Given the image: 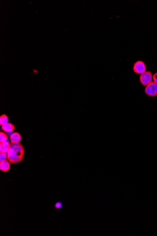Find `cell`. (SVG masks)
I'll list each match as a JSON object with an SVG mask.
<instances>
[{
	"instance_id": "obj_9",
	"label": "cell",
	"mask_w": 157,
	"mask_h": 236,
	"mask_svg": "<svg viewBox=\"0 0 157 236\" xmlns=\"http://www.w3.org/2000/svg\"><path fill=\"white\" fill-rule=\"evenodd\" d=\"M9 122V118L7 115H2L0 117V125L1 126L4 125Z\"/></svg>"
},
{
	"instance_id": "obj_3",
	"label": "cell",
	"mask_w": 157,
	"mask_h": 236,
	"mask_svg": "<svg viewBox=\"0 0 157 236\" xmlns=\"http://www.w3.org/2000/svg\"><path fill=\"white\" fill-rule=\"evenodd\" d=\"M146 94L151 97L157 96V84L152 81L147 85L144 90Z\"/></svg>"
},
{
	"instance_id": "obj_1",
	"label": "cell",
	"mask_w": 157,
	"mask_h": 236,
	"mask_svg": "<svg viewBox=\"0 0 157 236\" xmlns=\"http://www.w3.org/2000/svg\"><path fill=\"white\" fill-rule=\"evenodd\" d=\"M25 154V149L21 143H11L10 148L7 152L9 161L11 164H16L22 161Z\"/></svg>"
},
{
	"instance_id": "obj_4",
	"label": "cell",
	"mask_w": 157,
	"mask_h": 236,
	"mask_svg": "<svg viewBox=\"0 0 157 236\" xmlns=\"http://www.w3.org/2000/svg\"><path fill=\"white\" fill-rule=\"evenodd\" d=\"M146 65L143 61H138L134 64L133 70L136 73L142 74L146 71Z\"/></svg>"
},
{
	"instance_id": "obj_13",
	"label": "cell",
	"mask_w": 157,
	"mask_h": 236,
	"mask_svg": "<svg viewBox=\"0 0 157 236\" xmlns=\"http://www.w3.org/2000/svg\"><path fill=\"white\" fill-rule=\"evenodd\" d=\"M153 82L157 84V72L155 73L153 76Z\"/></svg>"
},
{
	"instance_id": "obj_2",
	"label": "cell",
	"mask_w": 157,
	"mask_h": 236,
	"mask_svg": "<svg viewBox=\"0 0 157 236\" xmlns=\"http://www.w3.org/2000/svg\"><path fill=\"white\" fill-rule=\"evenodd\" d=\"M153 79V76L151 71H145L140 75V81L142 85L146 86L147 85L151 83Z\"/></svg>"
},
{
	"instance_id": "obj_6",
	"label": "cell",
	"mask_w": 157,
	"mask_h": 236,
	"mask_svg": "<svg viewBox=\"0 0 157 236\" xmlns=\"http://www.w3.org/2000/svg\"><path fill=\"white\" fill-rule=\"evenodd\" d=\"M15 126L12 123H8L6 125L1 126V129L6 133L12 132L15 130Z\"/></svg>"
},
{
	"instance_id": "obj_10",
	"label": "cell",
	"mask_w": 157,
	"mask_h": 236,
	"mask_svg": "<svg viewBox=\"0 0 157 236\" xmlns=\"http://www.w3.org/2000/svg\"><path fill=\"white\" fill-rule=\"evenodd\" d=\"M8 140V136L6 134L3 132L0 133V143L7 142Z\"/></svg>"
},
{
	"instance_id": "obj_5",
	"label": "cell",
	"mask_w": 157,
	"mask_h": 236,
	"mask_svg": "<svg viewBox=\"0 0 157 236\" xmlns=\"http://www.w3.org/2000/svg\"><path fill=\"white\" fill-rule=\"evenodd\" d=\"M9 139L11 140V143H19L21 141L22 137L19 133L15 132L12 133L11 134V136H9Z\"/></svg>"
},
{
	"instance_id": "obj_7",
	"label": "cell",
	"mask_w": 157,
	"mask_h": 236,
	"mask_svg": "<svg viewBox=\"0 0 157 236\" xmlns=\"http://www.w3.org/2000/svg\"><path fill=\"white\" fill-rule=\"evenodd\" d=\"M10 169V162L9 160H5L0 162V170L3 172H7Z\"/></svg>"
},
{
	"instance_id": "obj_12",
	"label": "cell",
	"mask_w": 157,
	"mask_h": 236,
	"mask_svg": "<svg viewBox=\"0 0 157 236\" xmlns=\"http://www.w3.org/2000/svg\"><path fill=\"white\" fill-rule=\"evenodd\" d=\"M62 204L61 202H57L55 204V207L56 208L58 209L60 208L61 207H62Z\"/></svg>"
},
{
	"instance_id": "obj_11",
	"label": "cell",
	"mask_w": 157,
	"mask_h": 236,
	"mask_svg": "<svg viewBox=\"0 0 157 236\" xmlns=\"http://www.w3.org/2000/svg\"><path fill=\"white\" fill-rule=\"evenodd\" d=\"M7 159H8L7 153H3V152H0V162L4 161L6 160Z\"/></svg>"
},
{
	"instance_id": "obj_8",
	"label": "cell",
	"mask_w": 157,
	"mask_h": 236,
	"mask_svg": "<svg viewBox=\"0 0 157 236\" xmlns=\"http://www.w3.org/2000/svg\"><path fill=\"white\" fill-rule=\"evenodd\" d=\"M10 145L11 143H9L7 141L0 143V152L7 153L10 148Z\"/></svg>"
}]
</instances>
